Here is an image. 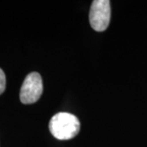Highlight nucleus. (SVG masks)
Here are the masks:
<instances>
[{"mask_svg":"<svg viewBox=\"0 0 147 147\" xmlns=\"http://www.w3.org/2000/svg\"><path fill=\"white\" fill-rule=\"evenodd\" d=\"M6 88V76L2 69H0V95L2 94Z\"/></svg>","mask_w":147,"mask_h":147,"instance_id":"20e7f679","label":"nucleus"},{"mask_svg":"<svg viewBox=\"0 0 147 147\" xmlns=\"http://www.w3.org/2000/svg\"><path fill=\"white\" fill-rule=\"evenodd\" d=\"M111 9L109 0H94L92 3L89 12V21L96 31L105 30L110 24Z\"/></svg>","mask_w":147,"mask_h":147,"instance_id":"f03ea898","label":"nucleus"},{"mask_svg":"<svg viewBox=\"0 0 147 147\" xmlns=\"http://www.w3.org/2000/svg\"><path fill=\"white\" fill-rule=\"evenodd\" d=\"M49 130L53 137L58 140H69L75 137L80 131V122L72 114L60 112L51 119Z\"/></svg>","mask_w":147,"mask_h":147,"instance_id":"f257e3e1","label":"nucleus"},{"mask_svg":"<svg viewBox=\"0 0 147 147\" xmlns=\"http://www.w3.org/2000/svg\"><path fill=\"white\" fill-rule=\"evenodd\" d=\"M42 93L41 75L37 72L29 74L24 80L20 92V99L23 104H33L38 100Z\"/></svg>","mask_w":147,"mask_h":147,"instance_id":"7ed1b4c3","label":"nucleus"}]
</instances>
